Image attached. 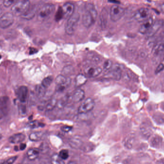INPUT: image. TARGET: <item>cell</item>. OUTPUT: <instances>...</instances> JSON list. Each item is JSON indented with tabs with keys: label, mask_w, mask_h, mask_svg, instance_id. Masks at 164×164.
Segmentation results:
<instances>
[{
	"label": "cell",
	"mask_w": 164,
	"mask_h": 164,
	"mask_svg": "<svg viewBox=\"0 0 164 164\" xmlns=\"http://www.w3.org/2000/svg\"><path fill=\"white\" fill-rule=\"evenodd\" d=\"M153 53L155 55H160L164 51V43H158L157 44L153 49Z\"/></svg>",
	"instance_id": "cell-24"
},
{
	"label": "cell",
	"mask_w": 164,
	"mask_h": 164,
	"mask_svg": "<svg viewBox=\"0 0 164 164\" xmlns=\"http://www.w3.org/2000/svg\"><path fill=\"white\" fill-rule=\"evenodd\" d=\"M141 132L142 133L143 136L146 137H149L151 135V131L150 129L149 128H147L146 126H142L141 127Z\"/></svg>",
	"instance_id": "cell-34"
},
{
	"label": "cell",
	"mask_w": 164,
	"mask_h": 164,
	"mask_svg": "<svg viewBox=\"0 0 164 164\" xmlns=\"http://www.w3.org/2000/svg\"><path fill=\"white\" fill-rule=\"evenodd\" d=\"M95 106V102L92 98L86 99L79 106L78 109L79 114H86L93 109Z\"/></svg>",
	"instance_id": "cell-6"
},
{
	"label": "cell",
	"mask_w": 164,
	"mask_h": 164,
	"mask_svg": "<svg viewBox=\"0 0 164 164\" xmlns=\"http://www.w3.org/2000/svg\"><path fill=\"white\" fill-rule=\"evenodd\" d=\"M40 150L36 148H30L27 153V158L30 160H35L39 157Z\"/></svg>",
	"instance_id": "cell-21"
},
{
	"label": "cell",
	"mask_w": 164,
	"mask_h": 164,
	"mask_svg": "<svg viewBox=\"0 0 164 164\" xmlns=\"http://www.w3.org/2000/svg\"><path fill=\"white\" fill-rule=\"evenodd\" d=\"M57 100L55 99H52L49 101L46 106V110L48 111H51L53 110L57 106Z\"/></svg>",
	"instance_id": "cell-28"
},
{
	"label": "cell",
	"mask_w": 164,
	"mask_h": 164,
	"mask_svg": "<svg viewBox=\"0 0 164 164\" xmlns=\"http://www.w3.org/2000/svg\"><path fill=\"white\" fill-rule=\"evenodd\" d=\"M30 8L29 0H20L12 6L11 12L14 16L22 17L29 10Z\"/></svg>",
	"instance_id": "cell-2"
},
{
	"label": "cell",
	"mask_w": 164,
	"mask_h": 164,
	"mask_svg": "<svg viewBox=\"0 0 164 164\" xmlns=\"http://www.w3.org/2000/svg\"><path fill=\"white\" fill-rule=\"evenodd\" d=\"M164 69V65L163 64H160L157 68H156V71H155V73L156 74H159L160 72H162Z\"/></svg>",
	"instance_id": "cell-40"
},
{
	"label": "cell",
	"mask_w": 164,
	"mask_h": 164,
	"mask_svg": "<svg viewBox=\"0 0 164 164\" xmlns=\"http://www.w3.org/2000/svg\"><path fill=\"white\" fill-rule=\"evenodd\" d=\"M1 138H2V135H1V134H0V139H1Z\"/></svg>",
	"instance_id": "cell-49"
},
{
	"label": "cell",
	"mask_w": 164,
	"mask_h": 164,
	"mask_svg": "<svg viewBox=\"0 0 164 164\" xmlns=\"http://www.w3.org/2000/svg\"><path fill=\"white\" fill-rule=\"evenodd\" d=\"M42 126H43V124L36 122V121L31 122V123L28 124V126L31 128H37V127H42Z\"/></svg>",
	"instance_id": "cell-38"
},
{
	"label": "cell",
	"mask_w": 164,
	"mask_h": 164,
	"mask_svg": "<svg viewBox=\"0 0 164 164\" xmlns=\"http://www.w3.org/2000/svg\"><path fill=\"white\" fill-rule=\"evenodd\" d=\"M62 18H64V13L62 11V7H59L56 12L55 16V20L57 22L60 21Z\"/></svg>",
	"instance_id": "cell-31"
},
{
	"label": "cell",
	"mask_w": 164,
	"mask_h": 164,
	"mask_svg": "<svg viewBox=\"0 0 164 164\" xmlns=\"http://www.w3.org/2000/svg\"><path fill=\"white\" fill-rule=\"evenodd\" d=\"M2 0H0V2Z\"/></svg>",
	"instance_id": "cell-51"
},
{
	"label": "cell",
	"mask_w": 164,
	"mask_h": 164,
	"mask_svg": "<svg viewBox=\"0 0 164 164\" xmlns=\"http://www.w3.org/2000/svg\"><path fill=\"white\" fill-rule=\"evenodd\" d=\"M150 17V12L148 9L142 7L139 9L134 15V18L139 22H142Z\"/></svg>",
	"instance_id": "cell-8"
},
{
	"label": "cell",
	"mask_w": 164,
	"mask_h": 164,
	"mask_svg": "<svg viewBox=\"0 0 164 164\" xmlns=\"http://www.w3.org/2000/svg\"><path fill=\"white\" fill-rule=\"evenodd\" d=\"M153 23H154L153 19L150 17L147 20L142 22V24L140 27L139 32L142 34H147L152 27Z\"/></svg>",
	"instance_id": "cell-16"
},
{
	"label": "cell",
	"mask_w": 164,
	"mask_h": 164,
	"mask_svg": "<svg viewBox=\"0 0 164 164\" xmlns=\"http://www.w3.org/2000/svg\"><path fill=\"white\" fill-rule=\"evenodd\" d=\"M28 88L26 86H21L19 87L17 94L18 99L22 103L26 102L28 97Z\"/></svg>",
	"instance_id": "cell-17"
},
{
	"label": "cell",
	"mask_w": 164,
	"mask_h": 164,
	"mask_svg": "<svg viewBox=\"0 0 164 164\" xmlns=\"http://www.w3.org/2000/svg\"><path fill=\"white\" fill-rule=\"evenodd\" d=\"M161 138L159 137H157V136H156V137H154V138L152 139V141H151V142H152V146H158L159 143L161 142Z\"/></svg>",
	"instance_id": "cell-39"
},
{
	"label": "cell",
	"mask_w": 164,
	"mask_h": 164,
	"mask_svg": "<svg viewBox=\"0 0 164 164\" xmlns=\"http://www.w3.org/2000/svg\"><path fill=\"white\" fill-rule=\"evenodd\" d=\"M67 164H77L76 162H74V161H70V162H69Z\"/></svg>",
	"instance_id": "cell-48"
},
{
	"label": "cell",
	"mask_w": 164,
	"mask_h": 164,
	"mask_svg": "<svg viewBox=\"0 0 164 164\" xmlns=\"http://www.w3.org/2000/svg\"><path fill=\"white\" fill-rule=\"evenodd\" d=\"M36 14V9L35 8H33L29 9V10L24 15L22 16V17L25 19H27V20H30L32 19L34 17Z\"/></svg>",
	"instance_id": "cell-29"
},
{
	"label": "cell",
	"mask_w": 164,
	"mask_h": 164,
	"mask_svg": "<svg viewBox=\"0 0 164 164\" xmlns=\"http://www.w3.org/2000/svg\"><path fill=\"white\" fill-rule=\"evenodd\" d=\"M44 133L41 132H34L30 133L29 139L32 142H38L41 141L43 136Z\"/></svg>",
	"instance_id": "cell-23"
},
{
	"label": "cell",
	"mask_w": 164,
	"mask_h": 164,
	"mask_svg": "<svg viewBox=\"0 0 164 164\" xmlns=\"http://www.w3.org/2000/svg\"><path fill=\"white\" fill-rule=\"evenodd\" d=\"M53 78L52 76H50L45 77L42 81L41 84L45 88H48L50 85H51L52 82H53Z\"/></svg>",
	"instance_id": "cell-30"
},
{
	"label": "cell",
	"mask_w": 164,
	"mask_h": 164,
	"mask_svg": "<svg viewBox=\"0 0 164 164\" xmlns=\"http://www.w3.org/2000/svg\"><path fill=\"white\" fill-rule=\"evenodd\" d=\"M61 7L64 13V18L65 19L69 18L75 13V5L71 2L65 3Z\"/></svg>",
	"instance_id": "cell-13"
},
{
	"label": "cell",
	"mask_w": 164,
	"mask_h": 164,
	"mask_svg": "<svg viewBox=\"0 0 164 164\" xmlns=\"http://www.w3.org/2000/svg\"><path fill=\"white\" fill-rule=\"evenodd\" d=\"M17 157L15 156V157H12L11 158H9L6 162V164H13V163L16 161Z\"/></svg>",
	"instance_id": "cell-41"
},
{
	"label": "cell",
	"mask_w": 164,
	"mask_h": 164,
	"mask_svg": "<svg viewBox=\"0 0 164 164\" xmlns=\"http://www.w3.org/2000/svg\"><path fill=\"white\" fill-rule=\"evenodd\" d=\"M85 97V92L83 90L78 89L74 92L72 97V99L75 103H78L82 101Z\"/></svg>",
	"instance_id": "cell-18"
},
{
	"label": "cell",
	"mask_w": 164,
	"mask_h": 164,
	"mask_svg": "<svg viewBox=\"0 0 164 164\" xmlns=\"http://www.w3.org/2000/svg\"><path fill=\"white\" fill-rule=\"evenodd\" d=\"M51 164H65L64 160L60 157L59 154H55L51 157Z\"/></svg>",
	"instance_id": "cell-27"
},
{
	"label": "cell",
	"mask_w": 164,
	"mask_h": 164,
	"mask_svg": "<svg viewBox=\"0 0 164 164\" xmlns=\"http://www.w3.org/2000/svg\"><path fill=\"white\" fill-rule=\"evenodd\" d=\"M109 2L113 3H117V4H119V2L117 0H109Z\"/></svg>",
	"instance_id": "cell-45"
},
{
	"label": "cell",
	"mask_w": 164,
	"mask_h": 164,
	"mask_svg": "<svg viewBox=\"0 0 164 164\" xmlns=\"http://www.w3.org/2000/svg\"><path fill=\"white\" fill-rule=\"evenodd\" d=\"M10 100L8 97L0 99V118L7 114L9 109Z\"/></svg>",
	"instance_id": "cell-10"
},
{
	"label": "cell",
	"mask_w": 164,
	"mask_h": 164,
	"mask_svg": "<svg viewBox=\"0 0 164 164\" xmlns=\"http://www.w3.org/2000/svg\"><path fill=\"white\" fill-rule=\"evenodd\" d=\"M68 98L67 97H65L60 99L59 101H57V107L59 109H62L65 107L67 102Z\"/></svg>",
	"instance_id": "cell-33"
},
{
	"label": "cell",
	"mask_w": 164,
	"mask_h": 164,
	"mask_svg": "<svg viewBox=\"0 0 164 164\" xmlns=\"http://www.w3.org/2000/svg\"><path fill=\"white\" fill-rule=\"evenodd\" d=\"M14 17L11 12L4 13L0 17V27L2 29H6L10 27L14 23Z\"/></svg>",
	"instance_id": "cell-7"
},
{
	"label": "cell",
	"mask_w": 164,
	"mask_h": 164,
	"mask_svg": "<svg viewBox=\"0 0 164 164\" xmlns=\"http://www.w3.org/2000/svg\"><path fill=\"white\" fill-rule=\"evenodd\" d=\"M19 1L20 0H4L3 2V5L5 7H9L10 6H13Z\"/></svg>",
	"instance_id": "cell-35"
},
{
	"label": "cell",
	"mask_w": 164,
	"mask_h": 164,
	"mask_svg": "<svg viewBox=\"0 0 164 164\" xmlns=\"http://www.w3.org/2000/svg\"><path fill=\"white\" fill-rule=\"evenodd\" d=\"M80 16L78 12H75L68 19L65 27V30L67 34L68 35H73L77 27Z\"/></svg>",
	"instance_id": "cell-4"
},
{
	"label": "cell",
	"mask_w": 164,
	"mask_h": 164,
	"mask_svg": "<svg viewBox=\"0 0 164 164\" xmlns=\"http://www.w3.org/2000/svg\"><path fill=\"white\" fill-rule=\"evenodd\" d=\"M109 13L107 10V9L103 8L99 16V23L100 27L102 29H105L107 27Z\"/></svg>",
	"instance_id": "cell-15"
},
{
	"label": "cell",
	"mask_w": 164,
	"mask_h": 164,
	"mask_svg": "<svg viewBox=\"0 0 164 164\" xmlns=\"http://www.w3.org/2000/svg\"><path fill=\"white\" fill-rule=\"evenodd\" d=\"M113 66V63L111 60H107L104 62L103 65V70L105 72H109Z\"/></svg>",
	"instance_id": "cell-32"
},
{
	"label": "cell",
	"mask_w": 164,
	"mask_h": 164,
	"mask_svg": "<svg viewBox=\"0 0 164 164\" xmlns=\"http://www.w3.org/2000/svg\"><path fill=\"white\" fill-rule=\"evenodd\" d=\"M164 21L163 19H158L154 21L152 27L149 30L147 36V37H152L164 26Z\"/></svg>",
	"instance_id": "cell-12"
},
{
	"label": "cell",
	"mask_w": 164,
	"mask_h": 164,
	"mask_svg": "<svg viewBox=\"0 0 164 164\" xmlns=\"http://www.w3.org/2000/svg\"><path fill=\"white\" fill-rule=\"evenodd\" d=\"M75 69L71 65H67L63 68L62 71V75L65 76L72 75L75 74Z\"/></svg>",
	"instance_id": "cell-26"
},
{
	"label": "cell",
	"mask_w": 164,
	"mask_h": 164,
	"mask_svg": "<svg viewBox=\"0 0 164 164\" xmlns=\"http://www.w3.org/2000/svg\"><path fill=\"white\" fill-rule=\"evenodd\" d=\"M98 12L94 6L88 4L86 6L85 11L82 17V22L84 27L89 28L97 20Z\"/></svg>",
	"instance_id": "cell-1"
},
{
	"label": "cell",
	"mask_w": 164,
	"mask_h": 164,
	"mask_svg": "<svg viewBox=\"0 0 164 164\" xmlns=\"http://www.w3.org/2000/svg\"><path fill=\"white\" fill-rule=\"evenodd\" d=\"M26 144H25V143H21V144H20L19 149H20V150H24L26 149Z\"/></svg>",
	"instance_id": "cell-43"
},
{
	"label": "cell",
	"mask_w": 164,
	"mask_h": 164,
	"mask_svg": "<svg viewBox=\"0 0 164 164\" xmlns=\"http://www.w3.org/2000/svg\"><path fill=\"white\" fill-rule=\"evenodd\" d=\"M59 155L64 160L68 159V158L69 157V156L68 151L66 149L61 150L60 152Z\"/></svg>",
	"instance_id": "cell-36"
},
{
	"label": "cell",
	"mask_w": 164,
	"mask_h": 164,
	"mask_svg": "<svg viewBox=\"0 0 164 164\" xmlns=\"http://www.w3.org/2000/svg\"><path fill=\"white\" fill-rule=\"evenodd\" d=\"M36 52H37V50L36 49H34V48H31L30 50L29 54H34L36 53Z\"/></svg>",
	"instance_id": "cell-44"
},
{
	"label": "cell",
	"mask_w": 164,
	"mask_h": 164,
	"mask_svg": "<svg viewBox=\"0 0 164 164\" xmlns=\"http://www.w3.org/2000/svg\"><path fill=\"white\" fill-rule=\"evenodd\" d=\"M69 144L73 148L79 149L84 146L83 142L78 138H72L69 140Z\"/></svg>",
	"instance_id": "cell-19"
},
{
	"label": "cell",
	"mask_w": 164,
	"mask_h": 164,
	"mask_svg": "<svg viewBox=\"0 0 164 164\" xmlns=\"http://www.w3.org/2000/svg\"><path fill=\"white\" fill-rule=\"evenodd\" d=\"M71 83V79L64 75H59L55 79V84L56 85L64 86L66 88H67L70 86Z\"/></svg>",
	"instance_id": "cell-14"
},
{
	"label": "cell",
	"mask_w": 164,
	"mask_h": 164,
	"mask_svg": "<svg viewBox=\"0 0 164 164\" xmlns=\"http://www.w3.org/2000/svg\"><path fill=\"white\" fill-rule=\"evenodd\" d=\"M157 164H164V159H161L157 161Z\"/></svg>",
	"instance_id": "cell-47"
},
{
	"label": "cell",
	"mask_w": 164,
	"mask_h": 164,
	"mask_svg": "<svg viewBox=\"0 0 164 164\" xmlns=\"http://www.w3.org/2000/svg\"><path fill=\"white\" fill-rule=\"evenodd\" d=\"M36 94L39 98H42L44 97L46 92V88L44 87L41 84L37 85L36 87Z\"/></svg>",
	"instance_id": "cell-25"
},
{
	"label": "cell",
	"mask_w": 164,
	"mask_h": 164,
	"mask_svg": "<svg viewBox=\"0 0 164 164\" xmlns=\"http://www.w3.org/2000/svg\"><path fill=\"white\" fill-rule=\"evenodd\" d=\"M0 164H3V162H0Z\"/></svg>",
	"instance_id": "cell-50"
},
{
	"label": "cell",
	"mask_w": 164,
	"mask_h": 164,
	"mask_svg": "<svg viewBox=\"0 0 164 164\" xmlns=\"http://www.w3.org/2000/svg\"><path fill=\"white\" fill-rule=\"evenodd\" d=\"M26 136L23 133H17L12 135L9 138V142L12 143H18L25 140Z\"/></svg>",
	"instance_id": "cell-20"
},
{
	"label": "cell",
	"mask_w": 164,
	"mask_h": 164,
	"mask_svg": "<svg viewBox=\"0 0 164 164\" xmlns=\"http://www.w3.org/2000/svg\"><path fill=\"white\" fill-rule=\"evenodd\" d=\"M87 81V78L85 75L79 74L75 77V84L76 87H80L85 84Z\"/></svg>",
	"instance_id": "cell-22"
},
{
	"label": "cell",
	"mask_w": 164,
	"mask_h": 164,
	"mask_svg": "<svg viewBox=\"0 0 164 164\" xmlns=\"http://www.w3.org/2000/svg\"><path fill=\"white\" fill-rule=\"evenodd\" d=\"M125 14V10L119 5H114L111 6L109 11V16L110 19L113 22L120 20Z\"/></svg>",
	"instance_id": "cell-5"
},
{
	"label": "cell",
	"mask_w": 164,
	"mask_h": 164,
	"mask_svg": "<svg viewBox=\"0 0 164 164\" xmlns=\"http://www.w3.org/2000/svg\"><path fill=\"white\" fill-rule=\"evenodd\" d=\"M133 137H128L126 139L125 141L124 145L126 147L128 148H131L133 146Z\"/></svg>",
	"instance_id": "cell-37"
},
{
	"label": "cell",
	"mask_w": 164,
	"mask_h": 164,
	"mask_svg": "<svg viewBox=\"0 0 164 164\" xmlns=\"http://www.w3.org/2000/svg\"><path fill=\"white\" fill-rule=\"evenodd\" d=\"M160 10L161 12L164 14V2L160 5Z\"/></svg>",
	"instance_id": "cell-46"
},
{
	"label": "cell",
	"mask_w": 164,
	"mask_h": 164,
	"mask_svg": "<svg viewBox=\"0 0 164 164\" xmlns=\"http://www.w3.org/2000/svg\"><path fill=\"white\" fill-rule=\"evenodd\" d=\"M55 10V6L47 3L40 8L37 12V20L41 22L46 21L51 16Z\"/></svg>",
	"instance_id": "cell-3"
},
{
	"label": "cell",
	"mask_w": 164,
	"mask_h": 164,
	"mask_svg": "<svg viewBox=\"0 0 164 164\" xmlns=\"http://www.w3.org/2000/svg\"><path fill=\"white\" fill-rule=\"evenodd\" d=\"M102 69L99 67L90 66L84 69V74L86 76L89 77H96L102 73Z\"/></svg>",
	"instance_id": "cell-11"
},
{
	"label": "cell",
	"mask_w": 164,
	"mask_h": 164,
	"mask_svg": "<svg viewBox=\"0 0 164 164\" xmlns=\"http://www.w3.org/2000/svg\"><path fill=\"white\" fill-rule=\"evenodd\" d=\"M108 76L116 81H119L122 76V70L121 66L118 65L113 66L108 72Z\"/></svg>",
	"instance_id": "cell-9"
},
{
	"label": "cell",
	"mask_w": 164,
	"mask_h": 164,
	"mask_svg": "<svg viewBox=\"0 0 164 164\" xmlns=\"http://www.w3.org/2000/svg\"><path fill=\"white\" fill-rule=\"evenodd\" d=\"M72 127L71 126H64L61 127V131L65 133H68L72 130Z\"/></svg>",
	"instance_id": "cell-42"
}]
</instances>
